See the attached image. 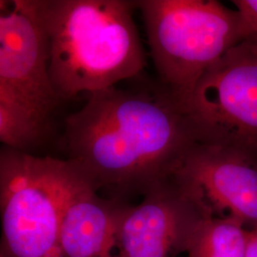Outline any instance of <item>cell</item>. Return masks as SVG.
I'll use <instances>...</instances> for the list:
<instances>
[{
  "label": "cell",
  "mask_w": 257,
  "mask_h": 257,
  "mask_svg": "<svg viewBox=\"0 0 257 257\" xmlns=\"http://www.w3.org/2000/svg\"><path fill=\"white\" fill-rule=\"evenodd\" d=\"M0 257H4V256H3V255H2V254H0Z\"/></svg>",
  "instance_id": "14"
},
{
  "label": "cell",
  "mask_w": 257,
  "mask_h": 257,
  "mask_svg": "<svg viewBox=\"0 0 257 257\" xmlns=\"http://www.w3.org/2000/svg\"><path fill=\"white\" fill-rule=\"evenodd\" d=\"M130 205L102 195L79 175L62 214L61 257H116L120 222Z\"/></svg>",
  "instance_id": "9"
},
{
  "label": "cell",
  "mask_w": 257,
  "mask_h": 257,
  "mask_svg": "<svg viewBox=\"0 0 257 257\" xmlns=\"http://www.w3.org/2000/svg\"><path fill=\"white\" fill-rule=\"evenodd\" d=\"M184 109L200 143L257 157V39L233 47L203 75Z\"/></svg>",
  "instance_id": "5"
},
{
  "label": "cell",
  "mask_w": 257,
  "mask_h": 257,
  "mask_svg": "<svg viewBox=\"0 0 257 257\" xmlns=\"http://www.w3.org/2000/svg\"><path fill=\"white\" fill-rule=\"evenodd\" d=\"M213 217L257 227V159L244 151L196 143L175 174Z\"/></svg>",
  "instance_id": "8"
},
{
  "label": "cell",
  "mask_w": 257,
  "mask_h": 257,
  "mask_svg": "<svg viewBox=\"0 0 257 257\" xmlns=\"http://www.w3.org/2000/svg\"><path fill=\"white\" fill-rule=\"evenodd\" d=\"M248 228L237 221L208 216L194 230L188 257H244Z\"/></svg>",
  "instance_id": "10"
},
{
  "label": "cell",
  "mask_w": 257,
  "mask_h": 257,
  "mask_svg": "<svg viewBox=\"0 0 257 257\" xmlns=\"http://www.w3.org/2000/svg\"><path fill=\"white\" fill-rule=\"evenodd\" d=\"M158 81L184 107L197 83L230 49L252 37L237 10L216 0L136 1Z\"/></svg>",
  "instance_id": "3"
},
{
  "label": "cell",
  "mask_w": 257,
  "mask_h": 257,
  "mask_svg": "<svg viewBox=\"0 0 257 257\" xmlns=\"http://www.w3.org/2000/svg\"><path fill=\"white\" fill-rule=\"evenodd\" d=\"M136 1L41 0L49 70L61 100L138 76L146 53L133 18Z\"/></svg>",
  "instance_id": "2"
},
{
  "label": "cell",
  "mask_w": 257,
  "mask_h": 257,
  "mask_svg": "<svg viewBox=\"0 0 257 257\" xmlns=\"http://www.w3.org/2000/svg\"><path fill=\"white\" fill-rule=\"evenodd\" d=\"M49 123L22 106L0 100V140L3 147L30 154L29 151L44 138Z\"/></svg>",
  "instance_id": "11"
},
{
  "label": "cell",
  "mask_w": 257,
  "mask_h": 257,
  "mask_svg": "<svg viewBox=\"0 0 257 257\" xmlns=\"http://www.w3.org/2000/svg\"><path fill=\"white\" fill-rule=\"evenodd\" d=\"M208 216L199 198L174 175L128 206L120 222L116 257H178Z\"/></svg>",
  "instance_id": "7"
},
{
  "label": "cell",
  "mask_w": 257,
  "mask_h": 257,
  "mask_svg": "<svg viewBox=\"0 0 257 257\" xmlns=\"http://www.w3.org/2000/svg\"><path fill=\"white\" fill-rule=\"evenodd\" d=\"M78 177L66 159L2 147L0 254L61 257L62 214Z\"/></svg>",
  "instance_id": "4"
},
{
  "label": "cell",
  "mask_w": 257,
  "mask_h": 257,
  "mask_svg": "<svg viewBox=\"0 0 257 257\" xmlns=\"http://www.w3.org/2000/svg\"><path fill=\"white\" fill-rule=\"evenodd\" d=\"M244 257H257V227L248 229L247 245Z\"/></svg>",
  "instance_id": "13"
},
{
  "label": "cell",
  "mask_w": 257,
  "mask_h": 257,
  "mask_svg": "<svg viewBox=\"0 0 257 257\" xmlns=\"http://www.w3.org/2000/svg\"><path fill=\"white\" fill-rule=\"evenodd\" d=\"M64 122L66 160L100 194L128 202L175 175L199 142L183 106L159 81L89 94Z\"/></svg>",
  "instance_id": "1"
},
{
  "label": "cell",
  "mask_w": 257,
  "mask_h": 257,
  "mask_svg": "<svg viewBox=\"0 0 257 257\" xmlns=\"http://www.w3.org/2000/svg\"><path fill=\"white\" fill-rule=\"evenodd\" d=\"M41 0L0 1V100L50 122L61 101L49 70Z\"/></svg>",
  "instance_id": "6"
},
{
  "label": "cell",
  "mask_w": 257,
  "mask_h": 257,
  "mask_svg": "<svg viewBox=\"0 0 257 257\" xmlns=\"http://www.w3.org/2000/svg\"><path fill=\"white\" fill-rule=\"evenodd\" d=\"M232 3L257 39V0H233Z\"/></svg>",
  "instance_id": "12"
}]
</instances>
